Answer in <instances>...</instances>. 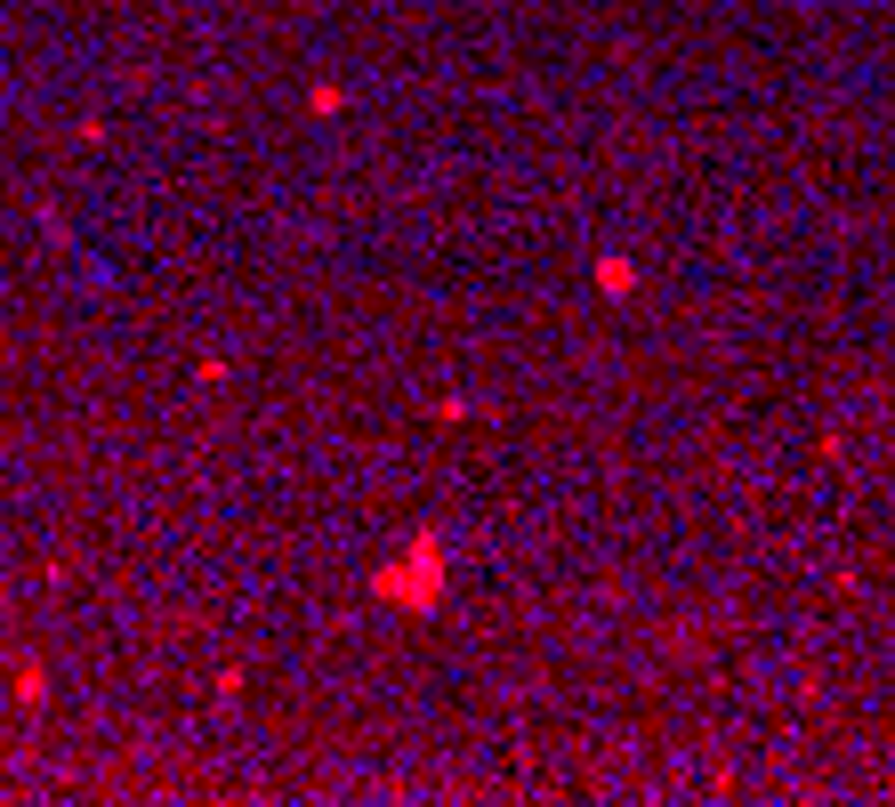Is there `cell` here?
<instances>
[{
  "mask_svg": "<svg viewBox=\"0 0 895 807\" xmlns=\"http://www.w3.org/2000/svg\"><path fill=\"white\" fill-rule=\"evenodd\" d=\"M597 282H605V291H614V299H621V291H629V282H638V267H629V258H605V267H597Z\"/></svg>",
  "mask_w": 895,
  "mask_h": 807,
  "instance_id": "cell-2",
  "label": "cell"
},
{
  "mask_svg": "<svg viewBox=\"0 0 895 807\" xmlns=\"http://www.w3.org/2000/svg\"><path fill=\"white\" fill-rule=\"evenodd\" d=\"M379 598H396V605H412V614H428V605L444 598V541L420 533L396 565H379Z\"/></svg>",
  "mask_w": 895,
  "mask_h": 807,
  "instance_id": "cell-1",
  "label": "cell"
}]
</instances>
